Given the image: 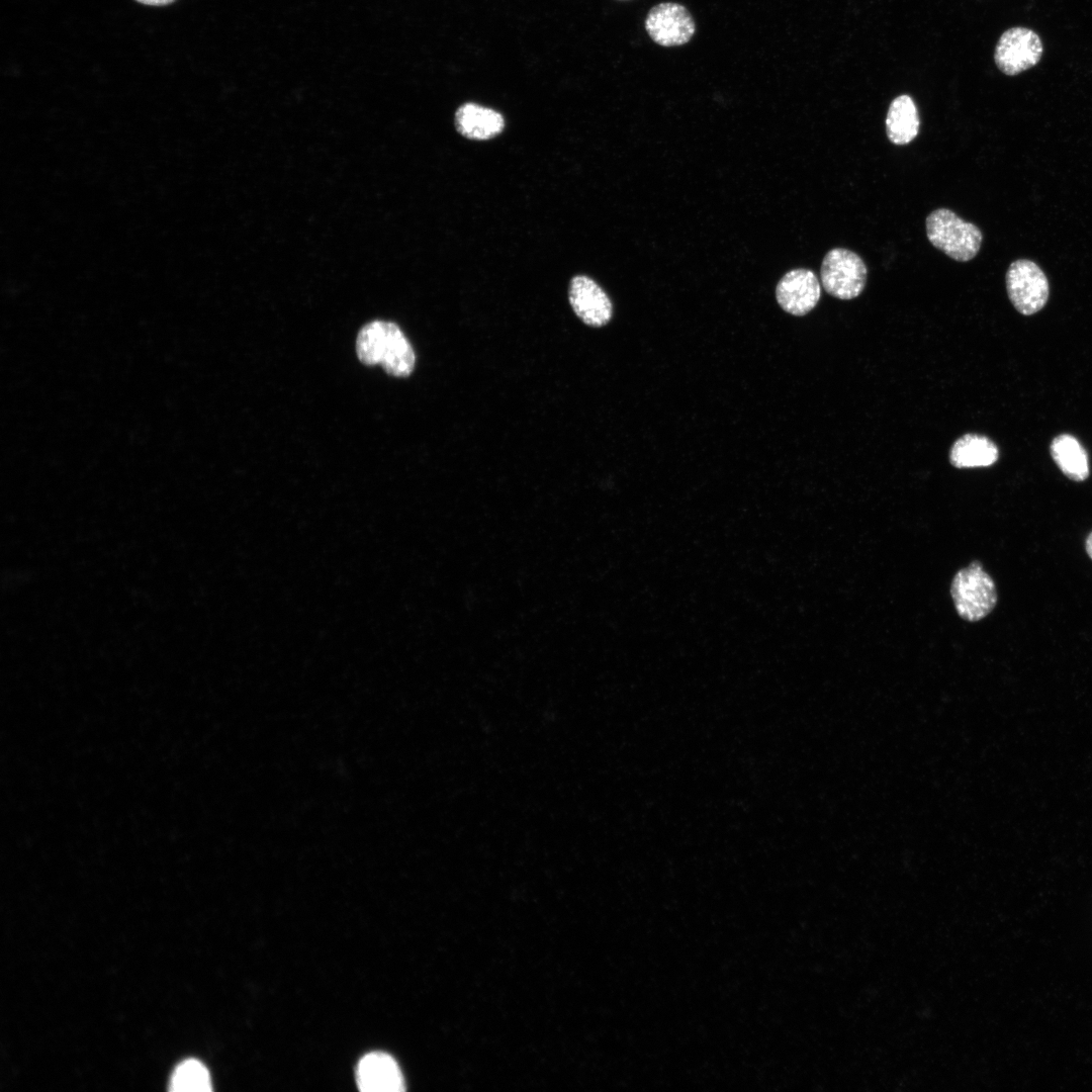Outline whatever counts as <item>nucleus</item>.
Here are the masks:
<instances>
[{
  "instance_id": "1",
  "label": "nucleus",
  "mask_w": 1092,
  "mask_h": 1092,
  "mask_svg": "<svg viewBox=\"0 0 1092 1092\" xmlns=\"http://www.w3.org/2000/svg\"><path fill=\"white\" fill-rule=\"evenodd\" d=\"M356 352L366 365L380 364L395 377L412 374L416 356L413 346L399 327L390 322L374 321L365 325L356 340Z\"/></svg>"
},
{
  "instance_id": "2",
  "label": "nucleus",
  "mask_w": 1092,
  "mask_h": 1092,
  "mask_svg": "<svg viewBox=\"0 0 1092 1092\" xmlns=\"http://www.w3.org/2000/svg\"><path fill=\"white\" fill-rule=\"evenodd\" d=\"M925 225L931 245L956 261L972 260L981 248L983 236L980 229L948 208L930 212Z\"/></svg>"
},
{
  "instance_id": "3",
  "label": "nucleus",
  "mask_w": 1092,
  "mask_h": 1092,
  "mask_svg": "<svg viewBox=\"0 0 1092 1092\" xmlns=\"http://www.w3.org/2000/svg\"><path fill=\"white\" fill-rule=\"evenodd\" d=\"M950 595L958 615L969 622L985 618L997 603L994 581L978 560L954 574Z\"/></svg>"
},
{
  "instance_id": "4",
  "label": "nucleus",
  "mask_w": 1092,
  "mask_h": 1092,
  "mask_svg": "<svg viewBox=\"0 0 1092 1092\" xmlns=\"http://www.w3.org/2000/svg\"><path fill=\"white\" fill-rule=\"evenodd\" d=\"M867 273L862 259L844 248L831 249L823 258L820 269L821 283L825 291L842 300L853 299L862 292Z\"/></svg>"
},
{
  "instance_id": "5",
  "label": "nucleus",
  "mask_w": 1092,
  "mask_h": 1092,
  "mask_svg": "<svg viewBox=\"0 0 1092 1092\" xmlns=\"http://www.w3.org/2000/svg\"><path fill=\"white\" fill-rule=\"evenodd\" d=\"M1006 288L1011 303L1024 315L1040 310L1050 293L1046 276L1029 260H1017L1010 264L1006 273Z\"/></svg>"
},
{
  "instance_id": "6",
  "label": "nucleus",
  "mask_w": 1092,
  "mask_h": 1092,
  "mask_svg": "<svg viewBox=\"0 0 1092 1092\" xmlns=\"http://www.w3.org/2000/svg\"><path fill=\"white\" fill-rule=\"evenodd\" d=\"M1042 51L1037 33L1026 27H1012L1001 34L994 60L1001 72L1014 76L1036 65Z\"/></svg>"
},
{
  "instance_id": "7",
  "label": "nucleus",
  "mask_w": 1092,
  "mask_h": 1092,
  "mask_svg": "<svg viewBox=\"0 0 1092 1092\" xmlns=\"http://www.w3.org/2000/svg\"><path fill=\"white\" fill-rule=\"evenodd\" d=\"M645 29L654 42L662 47H677L693 37L696 25L685 6L665 2L650 9L645 19Z\"/></svg>"
},
{
  "instance_id": "8",
  "label": "nucleus",
  "mask_w": 1092,
  "mask_h": 1092,
  "mask_svg": "<svg viewBox=\"0 0 1092 1092\" xmlns=\"http://www.w3.org/2000/svg\"><path fill=\"white\" fill-rule=\"evenodd\" d=\"M821 295L815 273L798 268L787 272L779 281L776 297L781 307L793 315H805L812 310Z\"/></svg>"
},
{
  "instance_id": "9",
  "label": "nucleus",
  "mask_w": 1092,
  "mask_h": 1092,
  "mask_svg": "<svg viewBox=\"0 0 1092 1092\" xmlns=\"http://www.w3.org/2000/svg\"><path fill=\"white\" fill-rule=\"evenodd\" d=\"M568 297L575 314L587 326L603 327L613 315L609 296L587 276L578 275L571 279Z\"/></svg>"
},
{
  "instance_id": "10",
  "label": "nucleus",
  "mask_w": 1092,
  "mask_h": 1092,
  "mask_svg": "<svg viewBox=\"0 0 1092 1092\" xmlns=\"http://www.w3.org/2000/svg\"><path fill=\"white\" fill-rule=\"evenodd\" d=\"M357 1084L365 1092H399L404 1080L395 1060L385 1053L364 1056L357 1068Z\"/></svg>"
},
{
  "instance_id": "11",
  "label": "nucleus",
  "mask_w": 1092,
  "mask_h": 1092,
  "mask_svg": "<svg viewBox=\"0 0 1092 1092\" xmlns=\"http://www.w3.org/2000/svg\"><path fill=\"white\" fill-rule=\"evenodd\" d=\"M458 132L470 140L484 141L499 134L505 127L504 116L496 110L467 102L455 112Z\"/></svg>"
},
{
  "instance_id": "12",
  "label": "nucleus",
  "mask_w": 1092,
  "mask_h": 1092,
  "mask_svg": "<svg viewBox=\"0 0 1092 1092\" xmlns=\"http://www.w3.org/2000/svg\"><path fill=\"white\" fill-rule=\"evenodd\" d=\"M998 457L996 444L988 437L978 434L960 437L949 451V462L956 468L991 466Z\"/></svg>"
},
{
  "instance_id": "13",
  "label": "nucleus",
  "mask_w": 1092,
  "mask_h": 1092,
  "mask_svg": "<svg viewBox=\"0 0 1092 1092\" xmlns=\"http://www.w3.org/2000/svg\"><path fill=\"white\" fill-rule=\"evenodd\" d=\"M920 117L909 95H900L890 103L886 117V133L895 145H907L918 134Z\"/></svg>"
},
{
  "instance_id": "14",
  "label": "nucleus",
  "mask_w": 1092,
  "mask_h": 1092,
  "mask_svg": "<svg viewBox=\"0 0 1092 1092\" xmlns=\"http://www.w3.org/2000/svg\"><path fill=\"white\" fill-rule=\"evenodd\" d=\"M1050 449L1054 461L1068 478L1083 481L1089 476L1088 455L1076 437L1061 434L1052 441Z\"/></svg>"
},
{
  "instance_id": "15",
  "label": "nucleus",
  "mask_w": 1092,
  "mask_h": 1092,
  "mask_svg": "<svg viewBox=\"0 0 1092 1092\" xmlns=\"http://www.w3.org/2000/svg\"><path fill=\"white\" fill-rule=\"evenodd\" d=\"M170 1090L177 1092H208L211 1090L210 1076L203 1064L196 1060L182 1062L175 1069Z\"/></svg>"
},
{
  "instance_id": "16",
  "label": "nucleus",
  "mask_w": 1092,
  "mask_h": 1092,
  "mask_svg": "<svg viewBox=\"0 0 1092 1092\" xmlns=\"http://www.w3.org/2000/svg\"><path fill=\"white\" fill-rule=\"evenodd\" d=\"M136 1H139L141 3H144V4H147V5H166V4L171 3L174 0H136Z\"/></svg>"
},
{
  "instance_id": "17",
  "label": "nucleus",
  "mask_w": 1092,
  "mask_h": 1092,
  "mask_svg": "<svg viewBox=\"0 0 1092 1092\" xmlns=\"http://www.w3.org/2000/svg\"><path fill=\"white\" fill-rule=\"evenodd\" d=\"M1086 550L1090 558L1092 559V533L1088 536L1086 541Z\"/></svg>"
}]
</instances>
